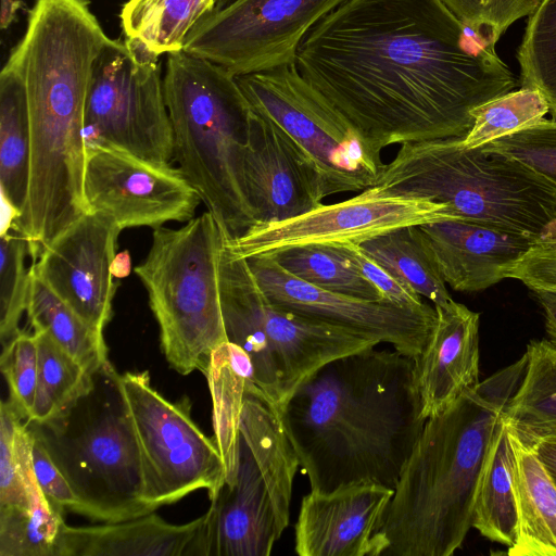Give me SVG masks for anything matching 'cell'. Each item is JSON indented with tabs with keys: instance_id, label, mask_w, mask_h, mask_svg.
Returning <instances> with one entry per match:
<instances>
[{
	"instance_id": "d6986e66",
	"label": "cell",
	"mask_w": 556,
	"mask_h": 556,
	"mask_svg": "<svg viewBox=\"0 0 556 556\" xmlns=\"http://www.w3.org/2000/svg\"><path fill=\"white\" fill-rule=\"evenodd\" d=\"M394 489L355 482L330 492L309 491L294 526L299 556H370Z\"/></svg>"
},
{
	"instance_id": "d590c367",
	"label": "cell",
	"mask_w": 556,
	"mask_h": 556,
	"mask_svg": "<svg viewBox=\"0 0 556 556\" xmlns=\"http://www.w3.org/2000/svg\"><path fill=\"white\" fill-rule=\"evenodd\" d=\"M549 112L542 94L521 87L472 110L473 124L464 144L475 149L517 132L543 119Z\"/></svg>"
},
{
	"instance_id": "ffe728a7",
	"label": "cell",
	"mask_w": 556,
	"mask_h": 556,
	"mask_svg": "<svg viewBox=\"0 0 556 556\" xmlns=\"http://www.w3.org/2000/svg\"><path fill=\"white\" fill-rule=\"evenodd\" d=\"M433 306L435 325L425 349L414 357L415 382L426 419L479 382V313L454 300Z\"/></svg>"
},
{
	"instance_id": "bcb514c9",
	"label": "cell",
	"mask_w": 556,
	"mask_h": 556,
	"mask_svg": "<svg viewBox=\"0 0 556 556\" xmlns=\"http://www.w3.org/2000/svg\"><path fill=\"white\" fill-rule=\"evenodd\" d=\"M114 278H125L131 270V257L128 251L116 253L111 265Z\"/></svg>"
},
{
	"instance_id": "4316f807",
	"label": "cell",
	"mask_w": 556,
	"mask_h": 556,
	"mask_svg": "<svg viewBox=\"0 0 556 556\" xmlns=\"http://www.w3.org/2000/svg\"><path fill=\"white\" fill-rule=\"evenodd\" d=\"M215 10V0H127L119 17L125 39L160 58L182 51L190 33Z\"/></svg>"
},
{
	"instance_id": "e575fe53",
	"label": "cell",
	"mask_w": 556,
	"mask_h": 556,
	"mask_svg": "<svg viewBox=\"0 0 556 556\" xmlns=\"http://www.w3.org/2000/svg\"><path fill=\"white\" fill-rule=\"evenodd\" d=\"M63 514L49 502L0 508V556H60Z\"/></svg>"
},
{
	"instance_id": "4dcf8cb0",
	"label": "cell",
	"mask_w": 556,
	"mask_h": 556,
	"mask_svg": "<svg viewBox=\"0 0 556 556\" xmlns=\"http://www.w3.org/2000/svg\"><path fill=\"white\" fill-rule=\"evenodd\" d=\"M268 255L289 274L320 289L362 300H386L338 243L294 245Z\"/></svg>"
},
{
	"instance_id": "5bb4252c",
	"label": "cell",
	"mask_w": 556,
	"mask_h": 556,
	"mask_svg": "<svg viewBox=\"0 0 556 556\" xmlns=\"http://www.w3.org/2000/svg\"><path fill=\"white\" fill-rule=\"evenodd\" d=\"M464 218L448 205L425 198L390 197L367 188L358 195L282 222L256 224L239 237L227 236L229 250L249 258L302 244L362 243L391 229Z\"/></svg>"
},
{
	"instance_id": "7dc6e473",
	"label": "cell",
	"mask_w": 556,
	"mask_h": 556,
	"mask_svg": "<svg viewBox=\"0 0 556 556\" xmlns=\"http://www.w3.org/2000/svg\"><path fill=\"white\" fill-rule=\"evenodd\" d=\"M21 8L22 2L18 0H1L0 26L2 29L9 28Z\"/></svg>"
},
{
	"instance_id": "681fc988",
	"label": "cell",
	"mask_w": 556,
	"mask_h": 556,
	"mask_svg": "<svg viewBox=\"0 0 556 556\" xmlns=\"http://www.w3.org/2000/svg\"><path fill=\"white\" fill-rule=\"evenodd\" d=\"M552 344H553V353H554V357H555V362H556V342L552 341Z\"/></svg>"
},
{
	"instance_id": "f6af8a7d",
	"label": "cell",
	"mask_w": 556,
	"mask_h": 556,
	"mask_svg": "<svg viewBox=\"0 0 556 556\" xmlns=\"http://www.w3.org/2000/svg\"><path fill=\"white\" fill-rule=\"evenodd\" d=\"M529 445L533 447L556 484V440H540Z\"/></svg>"
},
{
	"instance_id": "ac0fdd59",
	"label": "cell",
	"mask_w": 556,
	"mask_h": 556,
	"mask_svg": "<svg viewBox=\"0 0 556 556\" xmlns=\"http://www.w3.org/2000/svg\"><path fill=\"white\" fill-rule=\"evenodd\" d=\"M252 112L244 179L256 224L282 222L321 205V180L312 159L277 123Z\"/></svg>"
},
{
	"instance_id": "c3c4849f",
	"label": "cell",
	"mask_w": 556,
	"mask_h": 556,
	"mask_svg": "<svg viewBox=\"0 0 556 556\" xmlns=\"http://www.w3.org/2000/svg\"><path fill=\"white\" fill-rule=\"evenodd\" d=\"M232 0H215V10L218 11L230 3Z\"/></svg>"
},
{
	"instance_id": "30bf717a",
	"label": "cell",
	"mask_w": 556,
	"mask_h": 556,
	"mask_svg": "<svg viewBox=\"0 0 556 556\" xmlns=\"http://www.w3.org/2000/svg\"><path fill=\"white\" fill-rule=\"evenodd\" d=\"M253 111L277 123L306 152L324 197L372 187L384 163L350 123L299 73L295 63L237 76Z\"/></svg>"
},
{
	"instance_id": "ab89813d",
	"label": "cell",
	"mask_w": 556,
	"mask_h": 556,
	"mask_svg": "<svg viewBox=\"0 0 556 556\" xmlns=\"http://www.w3.org/2000/svg\"><path fill=\"white\" fill-rule=\"evenodd\" d=\"M466 26L496 43L507 28L529 16L541 0H441Z\"/></svg>"
},
{
	"instance_id": "ee69618b",
	"label": "cell",
	"mask_w": 556,
	"mask_h": 556,
	"mask_svg": "<svg viewBox=\"0 0 556 556\" xmlns=\"http://www.w3.org/2000/svg\"><path fill=\"white\" fill-rule=\"evenodd\" d=\"M542 307L546 331L552 341L556 342V293L534 292Z\"/></svg>"
},
{
	"instance_id": "d4e9b609",
	"label": "cell",
	"mask_w": 556,
	"mask_h": 556,
	"mask_svg": "<svg viewBox=\"0 0 556 556\" xmlns=\"http://www.w3.org/2000/svg\"><path fill=\"white\" fill-rule=\"evenodd\" d=\"M527 367L503 418L525 443L556 440V362L551 340L531 341Z\"/></svg>"
},
{
	"instance_id": "60d3db41",
	"label": "cell",
	"mask_w": 556,
	"mask_h": 556,
	"mask_svg": "<svg viewBox=\"0 0 556 556\" xmlns=\"http://www.w3.org/2000/svg\"><path fill=\"white\" fill-rule=\"evenodd\" d=\"M521 281L533 292L556 293V238L544 236L504 271V279Z\"/></svg>"
},
{
	"instance_id": "9c48e42d",
	"label": "cell",
	"mask_w": 556,
	"mask_h": 556,
	"mask_svg": "<svg viewBox=\"0 0 556 556\" xmlns=\"http://www.w3.org/2000/svg\"><path fill=\"white\" fill-rule=\"evenodd\" d=\"M236 477L211 501L204 556H268L290 520L300 466L279 414L247 389L239 424Z\"/></svg>"
},
{
	"instance_id": "e0dca14e",
	"label": "cell",
	"mask_w": 556,
	"mask_h": 556,
	"mask_svg": "<svg viewBox=\"0 0 556 556\" xmlns=\"http://www.w3.org/2000/svg\"><path fill=\"white\" fill-rule=\"evenodd\" d=\"M122 229L87 212L50 244L30 268L96 331L112 317L118 283L111 270Z\"/></svg>"
},
{
	"instance_id": "2e32d148",
	"label": "cell",
	"mask_w": 556,
	"mask_h": 556,
	"mask_svg": "<svg viewBox=\"0 0 556 556\" xmlns=\"http://www.w3.org/2000/svg\"><path fill=\"white\" fill-rule=\"evenodd\" d=\"M265 295L276 305L339 326L416 357L426 346L437 319L434 306H404L388 300L368 301L320 289L286 271L271 255L247 258Z\"/></svg>"
},
{
	"instance_id": "5b68a950",
	"label": "cell",
	"mask_w": 556,
	"mask_h": 556,
	"mask_svg": "<svg viewBox=\"0 0 556 556\" xmlns=\"http://www.w3.org/2000/svg\"><path fill=\"white\" fill-rule=\"evenodd\" d=\"M370 188L444 203L464 218L535 240L556 224V188L510 159L465 147L464 137L402 144Z\"/></svg>"
},
{
	"instance_id": "f546056e",
	"label": "cell",
	"mask_w": 556,
	"mask_h": 556,
	"mask_svg": "<svg viewBox=\"0 0 556 556\" xmlns=\"http://www.w3.org/2000/svg\"><path fill=\"white\" fill-rule=\"evenodd\" d=\"M26 313L34 331H46L89 374L110 364L103 333L79 317L30 267Z\"/></svg>"
},
{
	"instance_id": "cb8c5ba5",
	"label": "cell",
	"mask_w": 556,
	"mask_h": 556,
	"mask_svg": "<svg viewBox=\"0 0 556 556\" xmlns=\"http://www.w3.org/2000/svg\"><path fill=\"white\" fill-rule=\"evenodd\" d=\"M204 376L213 403L214 440L225 464V483L231 484L238 467L240 415L248 386L254 383L253 368L248 354L226 341L212 352Z\"/></svg>"
},
{
	"instance_id": "f35d334b",
	"label": "cell",
	"mask_w": 556,
	"mask_h": 556,
	"mask_svg": "<svg viewBox=\"0 0 556 556\" xmlns=\"http://www.w3.org/2000/svg\"><path fill=\"white\" fill-rule=\"evenodd\" d=\"M0 368L9 387V400L28 420L37 386L38 346L35 333L21 331L3 345Z\"/></svg>"
},
{
	"instance_id": "836d02e7",
	"label": "cell",
	"mask_w": 556,
	"mask_h": 556,
	"mask_svg": "<svg viewBox=\"0 0 556 556\" xmlns=\"http://www.w3.org/2000/svg\"><path fill=\"white\" fill-rule=\"evenodd\" d=\"M517 59L521 87L539 91L556 119V0H541L529 15Z\"/></svg>"
},
{
	"instance_id": "f1b7e54d",
	"label": "cell",
	"mask_w": 556,
	"mask_h": 556,
	"mask_svg": "<svg viewBox=\"0 0 556 556\" xmlns=\"http://www.w3.org/2000/svg\"><path fill=\"white\" fill-rule=\"evenodd\" d=\"M29 176L30 129L26 93L21 78L3 66L0 74V190L1 197L20 216L27 200Z\"/></svg>"
},
{
	"instance_id": "6da1fadb",
	"label": "cell",
	"mask_w": 556,
	"mask_h": 556,
	"mask_svg": "<svg viewBox=\"0 0 556 556\" xmlns=\"http://www.w3.org/2000/svg\"><path fill=\"white\" fill-rule=\"evenodd\" d=\"M294 63L380 154L465 137L472 110L517 86L495 45L441 0H346L306 33Z\"/></svg>"
},
{
	"instance_id": "8fae6325",
	"label": "cell",
	"mask_w": 556,
	"mask_h": 556,
	"mask_svg": "<svg viewBox=\"0 0 556 556\" xmlns=\"http://www.w3.org/2000/svg\"><path fill=\"white\" fill-rule=\"evenodd\" d=\"M140 454L143 501L154 511L197 490L214 500L226 482L219 448L191 417V402H170L150 383L148 371L119 375Z\"/></svg>"
},
{
	"instance_id": "7c38bea8",
	"label": "cell",
	"mask_w": 556,
	"mask_h": 556,
	"mask_svg": "<svg viewBox=\"0 0 556 556\" xmlns=\"http://www.w3.org/2000/svg\"><path fill=\"white\" fill-rule=\"evenodd\" d=\"M85 146H109L169 164L172 124L159 58L124 39H111L98 55L86 97Z\"/></svg>"
},
{
	"instance_id": "7402d4cb",
	"label": "cell",
	"mask_w": 556,
	"mask_h": 556,
	"mask_svg": "<svg viewBox=\"0 0 556 556\" xmlns=\"http://www.w3.org/2000/svg\"><path fill=\"white\" fill-rule=\"evenodd\" d=\"M205 515L173 525L154 513L100 526L63 527L60 556H204Z\"/></svg>"
},
{
	"instance_id": "8d00e7d4",
	"label": "cell",
	"mask_w": 556,
	"mask_h": 556,
	"mask_svg": "<svg viewBox=\"0 0 556 556\" xmlns=\"http://www.w3.org/2000/svg\"><path fill=\"white\" fill-rule=\"evenodd\" d=\"M28 241L15 232L0 238V338L7 344L20 332V320L27 308L29 268L25 258Z\"/></svg>"
},
{
	"instance_id": "8992f818",
	"label": "cell",
	"mask_w": 556,
	"mask_h": 556,
	"mask_svg": "<svg viewBox=\"0 0 556 556\" xmlns=\"http://www.w3.org/2000/svg\"><path fill=\"white\" fill-rule=\"evenodd\" d=\"M26 421L74 491L76 514L118 522L153 513L143 501L137 440L111 363L64 412L45 422Z\"/></svg>"
},
{
	"instance_id": "1f68e13d",
	"label": "cell",
	"mask_w": 556,
	"mask_h": 556,
	"mask_svg": "<svg viewBox=\"0 0 556 556\" xmlns=\"http://www.w3.org/2000/svg\"><path fill=\"white\" fill-rule=\"evenodd\" d=\"M0 410V508H30L47 500L33 468V434L10 400Z\"/></svg>"
},
{
	"instance_id": "4fadbf2b",
	"label": "cell",
	"mask_w": 556,
	"mask_h": 556,
	"mask_svg": "<svg viewBox=\"0 0 556 556\" xmlns=\"http://www.w3.org/2000/svg\"><path fill=\"white\" fill-rule=\"evenodd\" d=\"M346 0H232L189 35L182 51L241 76L295 62L306 33Z\"/></svg>"
},
{
	"instance_id": "d6a6232c",
	"label": "cell",
	"mask_w": 556,
	"mask_h": 556,
	"mask_svg": "<svg viewBox=\"0 0 556 556\" xmlns=\"http://www.w3.org/2000/svg\"><path fill=\"white\" fill-rule=\"evenodd\" d=\"M38 346V375L29 421H48L86 393L93 381L74 357L46 331H34Z\"/></svg>"
},
{
	"instance_id": "74e56055",
	"label": "cell",
	"mask_w": 556,
	"mask_h": 556,
	"mask_svg": "<svg viewBox=\"0 0 556 556\" xmlns=\"http://www.w3.org/2000/svg\"><path fill=\"white\" fill-rule=\"evenodd\" d=\"M481 148L519 163L556 188V119L543 118Z\"/></svg>"
},
{
	"instance_id": "3957f363",
	"label": "cell",
	"mask_w": 556,
	"mask_h": 556,
	"mask_svg": "<svg viewBox=\"0 0 556 556\" xmlns=\"http://www.w3.org/2000/svg\"><path fill=\"white\" fill-rule=\"evenodd\" d=\"M525 353L427 418L372 536L370 556H451L472 528L479 477Z\"/></svg>"
},
{
	"instance_id": "484cf974",
	"label": "cell",
	"mask_w": 556,
	"mask_h": 556,
	"mask_svg": "<svg viewBox=\"0 0 556 556\" xmlns=\"http://www.w3.org/2000/svg\"><path fill=\"white\" fill-rule=\"evenodd\" d=\"M472 528L508 548L517 540L518 517L514 493L513 447L504 418L498 422L479 477Z\"/></svg>"
},
{
	"instance_id": "277c9868",
	"label": "cell",
	"mask_w": 556,
	"mask_h": 556,
	"mask_svg": "<svg viewBox=\"0 0 556 556\" xmlns=\"http://www.w3.org/2000/svg\"><path fill=\"white\" fill-rule=\"evenodd\" d=\"M163 90L179 170L230 238L256 224L244 157L252 109L237 77L185 51L167 54Z\"/></svg>"
},
{
	"instance_id": "52a82bcc",
	"label": "cell",
	"mask_w": 556,
	"mask_h": 556,
	"mask_svg": "<svg viewBox=\"0 0 556 556\" xmlns=\"http://www.w3.org/2000/svg\"><path fill=\"white\" fill-rule=\"evenodd\" d=\"M227 236L218 265L227 341L248 354L253 382L277 413L295 389L326 363L379 344L274 304L257 283L247 258L229 250Z\"/></svg>"
},
{
	"instance_id": "7bdbcfd3",
	"label": "cell",
	"mask_w": 556,
	"mask_h": 556,
	"mask_svg": "<svg viewBox=\"0 0 556 556\" xmlns=\"http://www.w3.org/2000/svg\"><path fill=\"white\" fill-rule=\"evenodd\" d=\"M31 460L37 482L49 504L60 514L64 515L66 510L76 514L78 500L74 491L46 447L34 434Z\"/></svg>"
},
{
	"instance_id": "b9f144b4",
	"label": "cell",
	"mask_w": 556,
	"mask_h": 556,
	"mask_svg": "<svg viewBox=\"0 0 556 556\" xmlns=\"http://www.w3.org/2000/svg\"><path fill=\"white\" fill-rule=\"evenodd\" d=\"M338 244L357 270L378 289L386 300L404 306L417 307L425 304L415 290L369 257L359 244L352 242H340Z\"/></svg>"
},
{
	"instance_id": "9a60e30c",
	"label": "cell",
	"mask_w": 556,
	"mask_h": 556,
	"mask_svg": "<svg viewBox=\"0 0 556 556\" xmlns=\"http://www.w3.org/2000/svg\"><path fill=\"white\" fill-rule=\"evenodd\" d=\"M84 198L122 230L188 222L201 201L179 168L100 144L86 148Z\"/></svg>"
},
{
	"instance_id": "83f0119b",
	"label": "cell",
	"mask_w": 556,
	"mask_h": 556,
	"mask_svg": "<svg viewBox=\"0 0 556 556\" xmlns=\"http://www.w3.org/2000/svg\"><path fill=\"white\" fill-rule=\"evenodd\" d=\"M361 249L433 305L452 300L431 242L420 225L402 226L359 243Z\"/></svg>"
},
{
	"instance_id": "7a4b0ae2",
	"label": "cell",
	"mask_w": 556,
	"mask_h": 556,
	"mask_svg": "<svg viewBox=\"0 0 556 556\" xmlns=\"http://www.w3.org/2000/svg\"><path fill=\"white\" fill-rule=\"evenodd\" d=\"M378 345L326 363L278 413L311 491L394 489L422 431L414 358Z\"/></svg>"
},
{
	"instance_id": "44dd1931",
	"label": "cell",
	"mask_w": 556,
	"mask_h": 556,
	"mask_svg": "<svg viewBox=\"0 0 556 556\" xmlns=\"http://www.w3.org/2000/svg\"><path fill=\"white\" fill-rule=\"evenodd\" d=\"M445 283L456 291H482L502 279L535 239L467 218L420 225Z\"/></svg>"
},
{
	"instance_id": "ba28073f",
	"label": "cell",
	"mask_w": 556,
	"mask_h": 556,
	"mask_svg": "<svg viewBox=\"0 0 556 556\" xmlns=\"http://www.w3.org/2000/svg\"><path fill=\"white\" fill-rule=\"evenodd\" d=\"M228 233L207 211L177 229H153L135 268L159 324L163 354L180 375L206 374L212 352L227 341L219 294V253Z\"/></svg>"
},
{
	"instance_id": "603a6c76",
	"label": "cell",
	"mask_w": 556,
	"mask_h": 556,
	"mask_svg": "<svg viewBox=\"0 0 556 556\" xmlns=\"http://www.w3.org/2000/svg\"><path fill=\"white\" fill-rule=\"evenodd\" d=\"M508 429L518 528L507 554L556 556V484L533 447Z\"/></svg>"
}]
</instances>
